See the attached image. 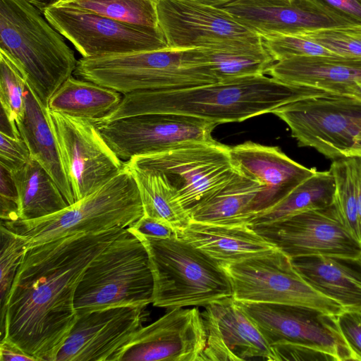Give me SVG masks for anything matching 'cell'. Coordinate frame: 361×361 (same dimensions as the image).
<instances>
[{"label":"cell","instance_id":"39","mask_svg":"<svg viewBox=\"0 0 361 361\" xmlns=\"http://www.w3.org/2000/svg\"><path fill=\"white\" fill-rule=\"evenodd\" d=\"M0 216L3 221L20 219V206L18 192L7 170L0 166Z\"/></svg>","mask_w":361,"mask_h":361},{"label":"cell","instance_id":"27","mask_svg":"<svg viewBox=\"0 0 361 361\" xmlns=\"http://www.w3.org/2000/svg\"><path fill=\"white\" fill-rule=\"evenodd\" d=\"M121 94L88 80L69 77L51 97L48 109L92 121L104 118L122 99Z\"/></svg>","mask_w":361,"mask_h":361},{"label":"cell","instance_id":"7","mask_svg":"<svg viewBox=\"0 0 361 361\" xmlns=\"http://www.w3.org/2000/svg\"><path fill=\"white\" fill-rule=\"evenodd\" d=\"M154 279L147 250L127 228L89 264L74 297L78 315L109 307L152 302Z\"/></svg>","mask_w":361,"mask_h":361},{"label":"cell","instance_id":"6","mask_svg":"<svg viewBox=\"0 0 361 361\" xmlns=\"http://www.w3.org/2000/svg\"><path fill=\"white\" fill-rule=\"evenodd\" d=\"M143 215L137 183L125 164L121 172L95 192L58 212L32 220L1 221V224L24 236L27 249L77 233L127 228Z\"/></svg>","mask_w":361,"mask_h":361},{"label":"cell","instance_id":"31","mask_svg":"<svg viewBox=\"0 0 361 361\" xmlns=\"http://www.w3.org/2000/svg\"><path fill=\"white\" fill-rule=\"evenodd\" d=\"M218 81L267 74L276 62L264 47L259 49H203Z\"/></svg>","mask_w":361,"mask_h":361},{"label":"cell","instance_id":"17","mask_svg":"<svg viewBox=\"0 0 361 361\" xmlns=\"http://www.w3.org/2000/svg\"><path fill=\"white\" fill-rule=\"evenodd\" d=\"M145 307L116 306L78 315L55 361H119L142 326Z\"/></svg>","mask_w":361,"mask_h":361},{"label":"cell","instance_id":"44","mask_svg":"<svg viewBox=\"0 0 361 361\" xmlns=\"http://www.w3.org/2000/svg\"><path fill=\"white\" fill-rule=\"evenodd\" d=\"M1 361H37V358L27 354L14 343L2 338L0 343Z\"/></svg>","mask_w":361,"mask_h":361},{"label":"cell","instance_id":"34","mask_svg":"<svg viewBox=\"0 0 361 361\" xmlns=\"http://www.w3.org/2000/svg\"><path fill=\"white\" fill-rule=\"evenodd\" d=\"M27 80L14 61L0 49V101L1 110L11 124L17 123L25 114V91Z\"/></svg>","mask_w":361,"mask_h":361},{"label":"cell","instance_id":"21","mask_svg":"<svg viewBox=\"0 0 361 361\" xmlns=\"http://www.w3.org/2000/svg\"><path fill=\"white\" fill-rule=\"evenodd\" d=\"M229 152L236 171L262 187L254 203V217L278 204L317 171L291 159L278 147L247 141L230 147Z\"/></svg>","mask_w":361,"mask_h":361},{"label":"cell","instance_id":"4","mask_svg":"<svg viewBox=\"0 0 361 361\" xmlns=\"http://www.w3.org/2000/svg\"><path fill=\"white\" fill-rule=\"evenodd\" d=\"M0 49L14 61L46 106L78 63L64 37L25 0H0Z\"/></svg>","mask_w":361,"mask_h":361},{"label":"cell","instance_id":"47","mask_svg":"<svg viewBox=\"0 0 361 361\" xmlns=\"http://www.w3.org/2000/svg\"><path fill=\"white\" fill-rule=\"evenodd\" d=\"M37 10H39L42 14L46 8L54 5L59 0H25Z\"/></svg>","mask_w":361,"mask_h":361},{"label":"cell","instance_id":"49","mask_svg":"<svg viewBox=\"0 0 361 361\" xmlns=\"http://www.w3.org/2000/svg\"><path fill=\"white\" fill-rule=\"evenodd\" d=\"M59 1H66V0H59Z\"/></svg>","mask_w":361,"mask_h":361},{"label":"cell","instance_id":"2","mask_svg":"<svg viewBox=\"0 0 361 361\" xmlns=\"http://www.w3.org/2000/svg\"><path fill=\"white\" fill-rule=\"evenodd\" d=\"M325 94L324 90L288 84L265 75L246 76L178 90L128 93L113 111L94 122L155 113L185 114L217 124L241 122L272 113L287 103Z\"/></svg>","mask_w":361,"mask_h":361},{"label":"cell","instance_id":"15","mask_svg":"<svg viewBox=\"0 0 361 361\" xmlns=\"http://www.w3.org/2000/svg\"><path fill=\"white\" fill-rule=\"evenodd\" d=\"M250 226L290 259L313 255L361 257V243L343 223L334 204Z\"/></svg>","mask_w":361,"mask_h":361},{"label":"cell","instance_id":"12","mask_svg":"<svg viewBox=\"0 0 361 361\" xmlns=\"http://www.w3.org/2000/svg\"><path fill=\"white\" fill-rule=\"evenodd\" d=\"M43 16L84 58L169 47L161 29L131 25L90 11L54 4Z\"/></svg>","mask_w":361,"mask_h":361},{"label":"cell","instance_id":"26","mask_svg":"<svg viewBox=\"0 0 361 361\" xmlns=\"http://www.w3.org/2000/svg\"><path fill=\"white\" fill-rule=\"evenodd\" d=\"M261 184L238 173L223 188L192 209L191 221L224 225H250L254 218L255 201Z\"/></svg>","mask_w":361,"mask_h":361},{"label":"cell","instance_id":"35","mask_svg":"<svg viewBox=\"0 0 361 361\" xmlns=\"http://www.w3.org/2000/svg\"><path fill=\"white\" fill-rule=\"evenodd\" d=\"M0 305L3 319L11 286L26 250L27 239L1 223Z\"/></svg>","mask_w":361,"mask_h":361},{"label":"cell","instance_id":"41","mask_svg":"<svg viewBox=\"0 0 361 361\" xmlns=\"http://www.w3.org/2000/svg\"><path fill=\"white\" fill-rule=\"evenodd\" d=\"M127 229L133 234L157 239L178 237V231L170 224L146 215H143Z\"/></svg>","mask_w":361,"mask_h":361},{"label":"cell","instance_id":"42","mask_svg":"<svg viewBox=\"0 0 361 361\" xmlns=\"http://www.w3.org/2000/svg\"><path fill=\"white\" fill-rule=\"evenodd\" d=\"M277 361L280 360H335L324 352L298 345L279 343L271 346Z\"/></svg>","mask_w":361,"mask_h":361},{"label":"cell","instance_id":"24","mask_svg":"<svg viewBox=\"0 0 361 361\" xmlns=\"http://www.w3.org/2000/svg\"><path fill=\"white\" fill-rule=\"evenodd\" d=\"M267 74L285 83L322 89L334 95L340 87L361 81V59L293 57L275 62Z\"/></svg>","mask_w":361,"mask_h":361},{"label":"cell","instance_id":"29","mask_svg":"<svg viewBox=\"0 0 361 361\" xmlns=\"http://www.w3.org/2000/svg\"><path fill=\"white\" fill-rule=\"evenodd\" d=\"M126 165L137 183L144 215L161 219L178 232L190 224V213L181 204L176 190L160 173Z\"/></svg>","mask_w":361,"mask_h":361},{"label":"cell","instance_id":"25","mask_svg":"<svg viewBox=\"0 0 361 361\" xmlns=\"http://www.w3.org/2000/svg\"><path fill=\"white\" fill-rule=\"evenodd\" d=\"M25 109L17 123L20 137L27 144L31 157L50 175L68 204L75 203L73 194L62 164L58 142L51 127L49 109L27 85L24 94Z\"/></svg>","mask_w":361,"mask_h":361},{"label":"cell","instance_id":"8","mask_svg":"<svg viewBox=\"0 0 361 361\" xmlns=\"http://www.w3.org/2000/svg\"><path fill=\"white\" fill-rule=\"evenodd\" d=\"M284 121L299 147L336 160L361 158V100L323 95L287 103L273 112Z\"/></svg>","mask_w":361,"mask_h":361},{"label":"cell","instance_id":"3","mask_svg":"<svg viewBox=\"0 0 361 361\" xmlns=\"http://www.w3.org/2000/svg\"><path fill=\"white\" fill-rule=\"evenodd\" d=\"M75 76L121 94L170 91L212 84L218 80L202 48L173 49L82 57Z\"/></svg>","mask_w":361,"mask_h":361},{"label":"cell","instance_id":"1","mask_svg":"<svg viewBox=\"0 0 361 361\" xmlns=\"http://www.w3.org/2000/svg\"><path fill=\"white\" fill-rule=\"evenodd\" d=\"M126 228L81 233L27 248L11 286L1 336L37 361H55L74 326V297L91 261Z\"/></svg>","mask_w":361,"mask_h":361},{"label":"cell","instance_id":"13","mask_svg":"<svg viewBox=\"0 0 361 361\" xmlns=\"http://www.w3.org/2000/svg\"><path fill=\"white\" fill-rule=\"evenodd\" d=\"M49 116L75 202L123 169L125 162L107 145L92 121L49 109Z\"/></svg>","mask_w":361,"mask_h":361},{"label":"cell","instance_id":"11","mask_svg":"<svg viewBox=\"0 0 361 361\" xmlns=\"http://www.w3.org/2000/svg\"><path fill=\"white\" fill-rule=\"evenodd\" d=\"M157 18L169 47L259 49L262 37L221 8L190 0H157Z\"/></svg>","mask_w":361,"mask_h":361},{"label":"cell","instance_id":"40","mask_svg":"<svg viewBox=\"0 0 361 361\" xmlns=\"http://www.w3.org/2000/svg\"><path fill=\"white\" fill-rule=\"evenodd\" d=\"M337 323L355 360L361 361V310L343 311Z\"/></svg>","mask_w":361,"mask_h":361},{"label":"cell","instance_id":"36","mask_svg":"<svg viewBox=\"0 0 361 361\" xmlns=\"http://www.w3.org/2000/svg\"><path fill=\"white\" fill-rule=\"evenodd\" d=\"M298 34L338 56L361 59V26L324 28Z\"/></svg>","mask_w":361,"mask_h":361},{"label":"cell","instance_id":"9","mask_svg":"<svg viewBox=\"0 0 361 361\" xmlns=\"http://www.w3.org/2000/svg\"><path fill=\"white\" fill-rule=\"evenodd\" d=\"M229 149L216 140L190 142L163 152L135 156L125 163L160 173L175 188L181 204L190 213L238 173Z\"/></svg>","mask_w":361,"mask_h":361},{"label":"cell","instance_id":"10","mask_svg":"<svg viewBox=\"0 0 361 361\" xmlns=\"http://www.w3.org/2000/svg\"><path fill=\"white\" fill-rule=\"evenodd\" d=\"M221 265L230 279L236 302L301 305L336 317L345 311L310 286L291 259L279 249Z\"/></svg>","mask_w":361,"mask_h":361},{"label":"cell","instance_id":"20","mask_svg":"<svg viewBox=\"0 0 361 361\" xmlns=\"http://www.w3.org/2000/svg\"><path fill=\"white\" fill-rule=\"evenodd\" d=\"M221 8L260 36L357 26L311 0H235Z\"/></svg>","mask_w":361,"mask_h":361},{"label":"cell","instance_id":"45","mask_svg":"<svg viewBox=\"0 0 361 361\" xmlns=\"http://www.w3.org/2000/svg\"><path fill=\"white\" fill-rule=\"evenodd\" d=\"M357 186V211L358 216L359 240L361 243V158H354Z\"/></svg>","mask_w":361,"mask_h":361},{"label":"cell","instance_id":"22","mask_svg":"<svg viewBox=\"0 0 361 361\" xmlns=\"http://www.w3.org/2000/svg\"><path fill=\"white\" fill-rule=\"evenodd\" d=\"M291 262L310 286L345 311L361 310V257L313 255Z\"/></svg>","mask_w":361,"mask_h":361},{"label":"cell","instance_id":"14","mask_svg":"<svg viewBox=\"0 0 361 361\" xmlns=\"http://www.w3.org/2000/svg\"><path fill=\"white\" fill-rule=\"evenodd\" d=\"M94 123L123 162L135 156L163 152L190 142L214 141L212 133L219 125L198 117L173 113L140 114Z\"/></svg>","mask_w":361,"mask_h":361},{"label":"cell","instance_id":"43","mask_svg":"<svg viewBox=\"0 0 361 361\" xmlns=\"http://www.w3.org/2000/svg\"><path fill=\"white\" fill-rule=\"evenodd\" d=\"M311 1L351 24L361 26V0Z\"/></svg>","mask_w":361,"mask_h":361},{"label":"cell","instance_id":"32","mask_svg":"<svg viewBox=\"0 0 361 361\" xmlns=\"http://www.w3.org/2000/svg\"><path fill=\"white\" fill-rule=\"evenodd\" d=\"M55 4L90 11L134 26L160 29L157 0H66Z\"/></svg>","mask_w":361,"mask_h":361},{"label":"cell","instance_id":"19","mask_svg":"<svg viewBox=\"0 0 361 361\" xmlns=\"http://www.w3.org/2000/svg\"><path fill=\"white\" fill-rule=\"evenodd\" d=\"M207 334L203 361H277L257 324L233 298L201 312Z\"/></svg>","mask_w":361,"mask_h":361},{"label":"cell","instance_id":"38","mask_svg":"<svg viewBox=\"0 0 361 361\" xmlns=\"http://www.w3.org/2000/svg\"><path fill=\"white\" fill-rule=\"evenodd\" d=\"M30 152L21 137L0 133V166L12 173L22 168L30 159Z\"/></svg>","mask_w":361,"mask_h":361},{"label":"cell","instance_id":"28","mask_svg":"<svg viewBox=\"0 0 361 361\" xmlns=\"http://www.w3.org/2000/svg\"><path fill=\"white\" fill-rule=\"evenodd\" d=\"M11 174L18 195L20 220L47 216L69 205L53 178L33 158Z\"/></svg>","mask_w":361,"mask_h":361},{"label":"cell","instance_id":"23","mask_svg":"<svg viewBox=\"0 0 361 361\" xmlns=\"http://www.w3.org/2000/svg\"><path fill=\"white\" fill-rule=\"evenodd\" d=\"M178 237L221 263H231L278 249L250 225L224 226L191 221Z\"/></svg>","mask_w":361,"mask_h":361},{"label":"cell","instance_id":"48","mask_svg":"<svg viewBox=\"0 0 361 361\" xmlns=\"http://www.w3.org/2000/svg\"><path fill=\"white\" fill-rule=\"evenodd\" d=\"M199 4L216 8H223L235 0H190Z\"/></svg>","mask_w":361,"mask_h":361},{"label":"cell","instance_id":"37","mask_svg":"<svg viewBox=\"0 0 361 361\" xmlns=\"http://www.w3.org/2000/svg\"><path fill=\"white\" fill-rule=\"evenodd\" d=\"M261 37L264 47L276 62L300 56H342L298 34Z\"/></svg>","mask_w":361,"mask_h":361},{"label":"cell","instance_id":"30","mask_svg":"<svg viewBox=\"0 0 361 361\" xmlns=\"http://www.w3.org/2000/svg\"><path fill=\"white\" fill-rule=\"evenodd\" d=\"M335 190V180L331 171H317L278 204L255 216L250 225L272 222L309 210L328 207L334 203Z\"/></svg>","mask_w":361,"mask_h":361},{"label":"cell","instance_id":"18","mask_svg":"<svg viewBox=\"0 0 361 361\" xmlns=\"http://www.w3.org/2000/svg\"><path fill=\"white\" fill-rule=\"evenodd\" d=\"M207 334L197 307L173 308L142 326L119 361H203Z\"/></svg>","mask_w":361,"mask_h":361},{"label":"cell","instance_id":"46","mask_svg":"<svg viewBox=\"0 0 361 361\" xmlns=\"http://www.w3.org/2000/svg\"><path fill=\"white\" fill-rule=\"evenodd\" d=\"M334 95L354 97L361 100V81L345 85L338 89Z\"/></svg>","mask_w":361,"mask_h":361},{"label":"cell","instance_id":"33","mask_svg":"<svg viewBox=\"0 0 361 361\" xmlns=\"http://www.w3.org/2000/svg\"><path fill=\"white\" fill-rule=\"evenodd\" d=\"M329 170L336 184L333 204L343 223L360 242L357 211V186L354 158L334 160Z\"/></svg>","mask_w":361,"mask_h":361},{"label":"cell","instance_id":"16","mask_svg":"<svg viewBox=\"0 0 361 361\" xmlns=\"http://www.w3.org/2000/svg\"><path fill=\"white\" fill-rule=\"evenodd\" d=\"M238 303L271 346L279 343L303 345L329 354L335 360H355L336 316L301 305Z\"/></svg>","mask_w":361,"mask_h":361},{"label":"cell","instance_id":"5","mask_svg":"<svg viewBox=\"0 0 361 361\" xmlns=\"http://www.w3.org/2000/svg\"><path fill=\"white\" fill-rule=\"evenodd\" d=\"M134 235L149 255L154 307H205L233 298L230 279L219 261L179 237L157 239Z\"/></svg>","mask_w":361,"mask_h":361}]
</instances>
